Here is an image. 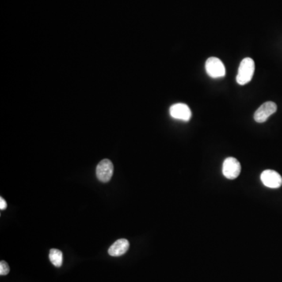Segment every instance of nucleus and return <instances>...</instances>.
I'll list each match as a JSON object with an SVG mask.
<instances>
[{"label":"nucleus","mask_w":282,"mask_h":282,"mask_svg":"<svg viewBox=\"0 0 282 282\" xmlns=\"http://www.w3.org/2000/svg\"><path fill=\"white\" fill-rule=\"evenodd\" d=\"M255 72V62L252 58H246L241 61L238 68L237 82L239 85H246L253 78Z\"/></svg>","instance_id":"f257e3e1"},{"label":"nucleus","mask_w":282,"mask_h":282,"mask_svg":"<svg viewBox=\"0 0 282 282\" xmlns=\"http://www.w3.org/2000/svg\"><path fill=\"white\" fill-rule=\"evenodd\" d=\"M206 70L209 76L213 78H222L224 77L226 74L223 62H221L219 58L214 57H212L206 61Z\"/></svg>","instance_id":"f03ea898"},{"label":"nucleus","mask_w":282,"mask_h":282,"mask_svg":"<svg viewBox=\"0 0 282 282\" xmlns=\"http://www.w3.org/2000/svg\"><path fill=\"white\" fill-rule=\"evenodd\" d=\"M241 164L233 157H229L223 163V174L226 179L234 180L241 173Z\"/></svg>","instance_id":"7ed1b4c3"},{"label":"nucleus","mask_w":282,"mask_h":282,"mask_svg":"<svg viewBox=\"0 0 282 282\" xmlns=\"http://www.w3.org/2000/svg\"><path fill=\"white\" fill-rule=\"evenodd\" d=\"M260 179L264 185L267 188L276 189L282 185V177L278 172L271 169L264 170L261 173Z\"/></svg>","instance_id":"20e7f679"},{"label":"nucleus","mask_w":282,"mask_h":282,"mask_svg":"<svg viewBox=\"0 0 282 282\" xmlns=\"http://www.w3.org/2000/svg\"><path fill=\"white\" fill-rule=\"evenodd\" d=\"M277 112V104L272 101H268L262 104L254 114V119L256 123H265L271 115Z\"/></svg>","instance_id":"39448f33"},{"label":"nucleus","mask_w":282,"mask_h":282,"mask_svg":"<svg viewBox=\"0 0 282 282\" xmlns=\"http://www.w3.org/2000/svg\"><path fill=\"white\" fill-rule=\"evenodd\" d=\"M114 166L109 159H104L97 166V176L101 182L107 183L112 179Z\"/></svg>","instance_id":"423d86ee"},{"label":"nucleus","mask_w":282,"mask_h":282,"mask_svg":"<svg viewBox=\"0 0 282 282\" xmlns=\"http://www.w3.org/2000/svg\"><path fill=\"white\" fill-rule=\"evenodd\" d=\"M169 112L173 119L185 121V122L189 121L192 116V113H191L189 107L187 104H181V103L171 106Z\"/></svg>","instance_id":"0eeeda50"},{"label":"nucleus","mask_w":282,"mask_h":282,"mask_svg":"<svg viewBox=\"0 0 282 282\" xmlns=\"http://www.w3.org/2000/svg\"><path fill=\"white\" fill-rule=\"evenodd\" d=\"M130 248V242L125 238L118 240L110 247L108 253L112 256H120L127 253Z\"/></svg>","instance_id":"6e6552de"},{"label":"nucleus","mask_w":282,"mask_h":282,"mask_svg":"<svg viewBox=\"0 0 282 282\" xmlns=\"http://www.w3.org/2000/svg\"><path fill=\"white\" fill-rule=\"evenodd\" d=\"M49 258H50V262L57 268L62 267V263H63V254H62V251L55 249H51L50 251Z\"/></svg>","instance_id":"1a4fd4ad"},{"label":"nucleus","mask_w":282,"mask_h":282,"mask_svg":"<svg viewBox=\"0 0 282 282\" xmlns=\"http://www.w3.org/2000/svg\"><path fill=\"white\" fill-rule=\"evenodd\" d=\"M9 272V267L8 266L7 263L2 260V261H1V263H0V275L3 276V275H8Z\"/></svg>","instance_id":"9d476101"},{"label":"nucleus","mask_w":282,"mask_h":282,"mask_svg":"<svg viewBox=\"0 0 282 282\" xmlns=\"http://www.w3.org/2000/svg\"><path fill=\"white\" fill-rule=\"evenodd\" d=\"M6 207H7V204H6V201L4 200L2 198H0V209H1V210H6Z\"/></svg>","instance_id":"9b49d317"}]
</instances>
